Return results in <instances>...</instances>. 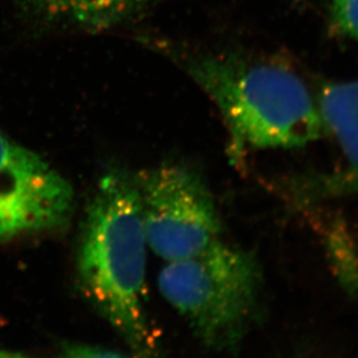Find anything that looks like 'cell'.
I'll use <instances>...</instances> for the list:
<instances>
[{"label":"cell","mask_w":358,"mask_h":358,"mask_svg":"<svg viewBox=\"0 0 358 358\" xmlns=\"http://www.w3.org/2000/svg\"><path fill=\"white\" fill-rule=\"evenodd\" d=\"M147 240L134 178L110 173L87 205L77 248V277L94 310L134 358H159L145 313Z\"/></svg>","instance_id":"cell-1"},{"label":"cell","mask_w":358,"mask_h":358,"mask_svg":"<svg viewBox=\"0 0 358 358\" xmlns=\"http://www.w3.org/2000/svg\"><path fill=\"white\" fill-rule=\"evenodd\" d=\"M186 66L220 112L233 159L256 150L303 148L326 135L317 98L285 66L210 55Z\"/></svg>","instance_id":"cell-2"},{"label":"cell","mask_w":358,"mask_h":358,"mask_svg":"<svg viewBox=\"0 0 358 358\" xmlns=\"http://www.w3.org/2000/svg\"><path fill=\"white\" fill-rule=\"evenodd\" d=\"M157 284L203 345L228 350L255 317L261 272L250 252L220 238L196 255L166 263Z\"/></svg>","instance_id":"cell-3"},{"label":"cell","mask_w":358,"mask_h":358,"mask_svg":"<svg viewBox=\"0 0 358 358\" xmlns=\"http://www.w3.org/2000/svg\"><path fill=\"white\" fill-rule=\"evenodd\" d=\"M148 248L168 262L189 259L220 240L210 189L193 170L162 164L134 178Z\"/></svg>","instance_id":"cell-4"},{"label":"cell","mask_w":358,"mask_h":358,"mask_svg":"<svg viewBox=\"0 0 358 358\" xmlns=\"http://www.w3.org/2000/svg\"><path fill=\"white\" fill-rule=\"evenodd\" d=\"M73 206L71 184L0 131V241L59 231L69 222Z\"/></svg>","instance_id":"cell-5"},{"label":"cell","mask_w":358,"mask_h":358,"mask_svg":"<svg viewBox=\"0 0 358 358\" xmlns=\"http://www.w3.org/2000/svg\"><path fill=\"white\" fill-rule=\"evenodd\" d=\"M317 100L326 134L343 157L341 169L322 179L321 193L358 198V80L326 84Z\"/></svg>","instance_id":"cell-6"},{"label":"cell","mask_w":358,"mask_h":358,"mask_svg":"<svg viewBox=\"0 0 358 358\" xmlns=\"http://www.w3.org/2000/svg\"><path fill=\"white\" fill-rule=\"evenodd\" d=\"M152 0H15L36 24L49 27L99 31L138 17Z\"/></svg>","instance_id":"cell-7"},{"label":"cell","mask_w":358,"mask_h":358,"mask_svg":"<svg viewBox=\"0 0 358 358\" xmlns=\"http://www.w3.org/2000/svg\"><path fill=\"white\" fill-rule=\"evenodd\" d=\"M331 17L341 34L358 41V0H331Z\"/></svg>","instance_id":"cell-8"},{"label":"cell","mask_w":358,"mask_h":358,"mask_svg":"<svg viewBox=\"0 0 358 358\" xmlns=\"http://www.w3.org/2000/svg\"><path fill=\"white\" fill-rule=\"evenodd\" d=\"M63 358H127L119 352L85 345H68L63 349Z\"/></svg>","instance_id":"cell-9"},{"label":"cell","mask_w":358,"mask_h":358,"mask_svg":"<svg viewBox=\"0 0 358 358\" xmlns=\"http://www.w3.org/2000/svg\"><path fill=\"white\" fill-rule=\"evenodd\" d=\"M0 358H28L24 354L17 352H10L6 349H0Z\"/></svg>","instance_id":"cell-10"}]
</instances>
